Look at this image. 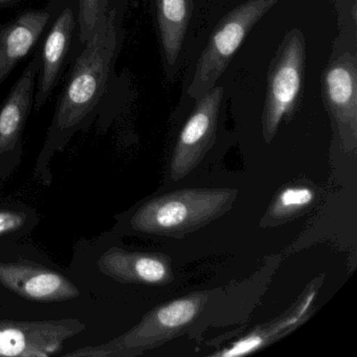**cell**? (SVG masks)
Listing matches in <instances>:
<instances>
[{
	"instance_id": "4",
	"label": "cell",
	"mask_w": 357,
	"mask_h": 357,
	"mask_svg": "<svg viewBox=\"0 0 357 357\" xmlns=\"http://www.w3.org/2000/svg\"><path fill=\"white\" fill-rule=\"evenodd\" d=\"M279 0H248L221 20L198 60L190 97L198 100L214 89L255 24Z\"/></svg>"
},
{
	"instance_id": "6",
	"label": "cell",
	"mask_w": 357,
	"mask_h": 357,
	"mask_svg": "<svg viewBox=\"0 0 357 357\" xmlns=\"http://www.w3.org/2000/svg\"><path fill=\"white\" fill-rule=\"evenodd\" d=\"M223 93L222 87L215 86L196 100L195 108L181 129L173 150L170 162L173 181L185 178L195 170L214 146Z\"/></svg>"
},
{
	"instance_id": "5",
	"label": "cell",
	"mask_w": 357,
	"mask_h": 357,
	"mask_svg": "<svg viewBox=\"0 0 357 357\" xmlns=\"http://www.w3.org/2000/svg\"><path fill=\"white\" fill-rule=\"evenodd\" d=\"M305 47L304 35L294 29L284 37L271 62L262 116L266 144L275 139L281 123L291 118L298 104L304 80Z\"/></svg>"
},
{
	"instance_id": "13",
	"label": "cell",
	"mask_w": 357,
	"mask_h": 357,
	"mask_svg": "<svg viewBox=\"0 0 357 357\" xmlns=\"http://www.w3.org/2000/svg\"><path fill=\"white\" fill-rule=\"evenodd\" d=\"M75 22L76 20L72 8H66L58 16L45 39L40 58L38 86L34 96L37 110L45 105L55 89L60 70L70 50Z\"/></svg>"
},
{
	"instance_id": "17",
	"label": "cell",
	"mask_w": 357,
	"mask_h": 357,
	"mask_svg": "<svg viewBox=\"0 0 357 357\" xmlns=\"http://www.w3.org/2000/svg\"><path fill=\"white\" fill-rule=\"evenodd\" d=\"M108 6V0H79L78 26L81 43L89 40L98 20L105 13Z\"/></svg>"
},
{
	"instance_id": "10",
	"label": "cell",
	"mask_w": 357,
	"mask_h": 357,
	"mask_svg": "<svg viewBox=\"0 0 357 357\" xmlns=\"http://www.w3.org/2000/svg\"><path fill=\"white\" fill-rule=\"evenodd\" d=\"M0 284L36 302H61L80 296L78 288L61 273L28 262L0 263Z\"/></svg>"
},
{
	"instance_id": "8",
	"label": "cell",
	"mask_w": 357,
	"mask_h": 357,
	"mask_svg": "<svg viewBox=\"0 0 357 357\" xmlns=\"http://www.w3.org/2000/svg\"><path fill=\"white\" fill-rule=\"evenodd\" d=\"M324 99L337 127L340 144L346 153L357 148L356 59L344 54L328 68L324 78Z\"/></svg>"
},
{
	"instance_id": "19",
	"label": "cell",
	"mask_w": 357,
	"mask_h": 357,
	"mask_svg": "<svg viewBox=\"0 0 357 357\" xmlns=\"http://www.w3.org/2000/svg\"><path fill=\"white\" fill-rule=\"evenodd\" d=\"M18 0H0V6H9L16 3Z\"/></svg>"
},
{
	"instance_id": "2",
	"label": "cell",
	"mask_w": 357,
	"mask_h": 357,
	"mask_svg": "<svg viewBox=\"0 0 357 357\" xmlns=\"http://www.w3.org/2000/svg\"><path fill=\"white\" fill-rule=\"evenodd\" d=\"M237 189H183L142 204L131 219L142 233L181 239L210 225L233 208Z\"/></svg>"
},
{
	"instance_id": "14",
	"label": "cell",
	"mask_w": 357,
	"mask_h": 357,
	"mask_svg": "<svg viewBox=\"0 0 357 357\" xmlns=\"http://www.w3.org/2000/svg\"><path fill=\"white\" fill-rule=\"evenodd\" d=\"M50 22L45 11H29L0 31V84L32 51Z\"/></svg>"
},
{
	"instance_id": "16",
	"label": "cell",
	"mask_w": 357,
	"mask_h": 357,
	"mask_svg": "<svg viewBox=\"0 0 357 357\" xmlns=\"http://www.w3.org/2000/svg\"><path fill=\"white\" fill-rule=\"evenodd\" d=\"M315 190L307 183L288 185L278 192L260 220V227L285 225L304 215L312 206Z\"/></svg>"
},
{
	"instance_id": "9",
	"label": "cell",
	"mask_w": 357,
	"mask_h": 357,
	"mask_svg": "<svg viewBox=\"0 0 357 357\" xmlns=\"http://www.w3.org/2000/svg\"><path fill=\"white\" fill-rule=\"evenodd\" d=\"M324 284V275L313 280L298 300L283 314L262 325L257 326L246 335L231 344V346L212 354V356L236 357L252 354L269 344L285 337L305 323L313 312V305Z\"/></svg>"
},
{
	"instance_id": "18",
	"label": "cell",
	"mask_w": 357,
	"mask_h": 357,
	"mask_svg": "<svg viewBox=\"0 0 357 357\" xmlns=\"http://www.w3.org/2000/svg\"><path fill=\"white\" fill-rule=\"evenodd\" d=\"M24 213L13 210H0V236L14 233L26 225Z\"/></svg>"
},
{
	"instance_id": "15",
	"label": "cell",
	"mask_w": 357,
	"mask_h": 357,
	"mask_svg": "<svg viewBox=\"0 0 357 357\" xmlns=\"http://www.w3.org/2000/svg\"><path fill=\"white\" fill-rule=\"evenodd\" d=\"M162 54L173 66L181 51L193 12V0H156Z\"/></svg>"
},
{
	"instance_id": "7",
	"label": "cell",
	"mask_w": 357,
	"mask_h": 357,
	"mask_svg": "<svg viewBox=\"0 0 357 357\" xmlns=\"http://www.w3.org/2000/svg\"><path fill=\"white\" fill-rule=\"evenodd\" d=\"M78 319L0 321V356L49 357L63 349L66 340L84 330Z\"/></svg>"
},
{
	"instance_id": "12",
	"label": "cell",
	"mask_w": 357,
	"mask_h": 357,
	"mask_svg": "<svg viewBox=\"0 0 357 357\" xmlns=\"http://www.w3.org/2000/svg\"><path fill=\"white\" fill-rule=\"evenodd\" d=\"M40 68L37 54L24 70L0 108V154L11 151L17 145L34 99L35 79Z\"/></svg>"
},
{
	"instance_id": "3",
	"label": "cell",
	"mask_w": 357,
	"mask_h": 357,
	"mask_svg": "<svg viewBox=\"0 0 357 357\" xmlns=\"http://www.w3.org/2000/svg\"><path fill=\"white\" fill-rule=\"evenodd\" d=\"M208 301L206 291L193 292L150 310L137 326L101 348L70 353L66 356H137L158 348L188 331Z\"/></svg>"
},
{
	"instance_id": "11",
	"label": "cell",
	"mask_w": 357,
	"mask_h": 357,
	"mask_svg": "<svg viewBox=\"0 0 357 357\" xmlns=\"http://www.w3.org/2000/svg\"><path fill=\"white\" fill-rule=\"evenodd\" d=\"M98 266L104 275L121 283L165 286L174 280L172 260L162 252L112 248L100 257Z\"/></svg>"
},
{
	"instance_id": "1",
	"label": "cell",
	"mask_w": 357,
	"mask_h": 357,
	"mask_svg": "<svg viewBox=\"0 0 357 357\" xmlns=\"http://www.w3.org/2000/svg\"><path fill=\"white\" fill-rule=\"evenodd\" d=\"M118 10L108 6L68 79L54 116L53 132L66 135L99 103L119 51Z\"/></svg>"
}]
</instances>
